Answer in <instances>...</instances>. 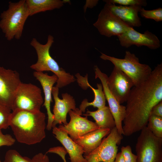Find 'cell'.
I'll return each instance as SVG.
<instances>
[{"label":"cell","mask_w":162,"mask_h":162,"mask_svg":"<svg viewBox=\"0 0 162 162\" xmlns=\"http://www.w3.org/2000/svg\"><path fill=\"white\" fill-rule=\"evenodd\" d=\"M0 162H2L1 161V160H0Z\"/></svg>","instance_id":"35"},{"label":"cell","mask_w":162,"mask_h":162,"mask_svg":"<svg viewBox=\"0 0 162 162\" xmlns=\"http://www.w3.org/2000/svg\"><path fill=\"white\" fill-rule=\"evenodd\" d=\"M100 58L111 62L115 67L127 75L132 80L134 86L146 80L152 71L148 64L140 63L139 58L134 53L127 51L124 58H119L102 52Z\"/></svg>","instance_id":"5"},{"label":"cell","mask_w":162,"mask_h":162,"mask_svg":"<svg viewBox=\"0 0 162 162\" xmlns=\"http://www.w3.org/2000/svg\"><path fill=\"white\" fill-rule=\"evenodd\" d=\"M162 101V63L156 66L148 78L134 86L126 101L123 135L131 136L146 127L153 107Z\"/></svg>","instance_id":"1"},{"label":"cell","mask_w":162,"mask_h":162,"mask_svg":"<svg viewBox=\"0 0 162 162\" xmlns=\"http://www.w3.org/2000/svg\"><path fill=\"white\" fill-rule=\"evenodd\" d=\"M129 26L139 27L141 22L138 14L142 8L140 6H126L106 3L104 6Z\"/></svg>","instance_id":"17"},{"label":"cell","mask_w":162,"mask_h":162,"mask_svg":"<svg viewBox=\"0 0 162 162\" xmlns=\"http://www.w3.org/2000/svg\"><path fill=\"white\" fill-rule=\"evenodd\" d=\"M123 138L116 127L112 128L97 148L88 155L83 156L85 162H113L118 153V146Z\"/></svg>","instance_id":"8"},{"label":"cell","mask_w":162,"mask_h":162,"mask_svg":"<svg viewBox=\"0 0 162 162\" xmlns=\"http://www.w3.org/2000/svg\"><path fill=\"white\" fill-rule=\"evenodd\" d=\"M15 140L9 134H4L0 129V147L11 146L14 144Z\"/></svg>","instance_id":"29"},{"label":"cell","mask_w":162,"mask_h":162,"mask_svg":"<svg viewBox=\"0 0 162 162\" xmlns=\"http://www.w3.org/2000/svg\"><path fill=\"white\" fill-rule=\"evenodd\" d=\"M118 37L121 45L128 48L135 45L137 47L146 46L152 50H155L160 46V42L154 34L146 30L143 33L139 32L129 27L124 33Z\"/></svg>","instance_id":"13"},{"label":"cell","mask_w":162,"mask_h":162,"mask_svg":"<svg viewBox=\"0 0 162 162\" xmlns=\"http://www.w3.org/2000/svg\"><path fill=\"white\" fill-rule=\"evenodd\" d=\"M93 26L100 34L107 37L118 36L125 32L130 26L105 7L99 13Z\"/></svg>","instance_id":"9"},{"label":"cell","mask_w":162,"mask_h":162,"mask_svg":"<svg viewBox=\"0 0 162 162\" xmlns=\"http://www.w3.org/2000/svg\"><path fill=\"white\" fill-rule=\"evenodd\" d=\"M59 88L56 86L53 87L52 94L55 101L53 110L54 121L52 128L59 124L66 125L67 116L70 110H75L76 107L75 101L73 97L67 93L62 94V99L58 97Z\"/></svg>","instance_id":"15"},{"label":"cell","mask_w":162,"mask_h":162,"mask_svg":"<svg viewBox=\"0 0 162 162\" xmlns=\"http://www.w3.org/2000/svg\"><path fill=\"white\" fill-rule=\"evenodd\" d=\"M94 70L95 78H98L101 82L106 100L115 120L116 127L118 132L123 134L122 122L125 116L126 107L121 105L109 88L107 75L102 72L97 66H94Z\"/></svg>","instance_id":"11"},{"label":"cell","mask_w":162,"mask_h":162,"mask_svg":"<svg viewBox=\"0 0 162 162\" xmlns=\"http://www.w3.org/2000/svg\"><path fill=\"white\" fill-rule=\"evenodd\" d=\"M151 115L162 117V101L156 104L153 107Z\"/></svg>","instance_id":"32"},{"label":"cell","mask_w":162,"mask_h":162,"mask_svg":"<svg viewBox=\"0 0 162 162\" xmlns=\"http://www.w3.org/2000/svg\"><path fill=\"white\" fill-rule=\"evenodd\" d=\"M98 0H86V3L84 6V10L85 11L87 8H92L96 6L98 4Z\"/></svg>","instance_id":"33"},{"label":"cell","mask_w":162,"mask_h":162,"mask_svg":"<svg viewBox=\"0 0 162 162\" xmlns=\"http://www.w3.org/2000/svg\"><path fill=\"white\" fill-rule=\"evenodd\" d=\"M30 16L26 0L9 2L8 8L0 16V28L9 41L21 37L24 24Z\"/></svg>","instance_id":"4"},{"label":"cell","mask_w":162,"mask_h":162,"mask_svg":"<svg viewBox=\"0 0 162 162\" xmlns=\"http://www.w3.org/2000/svg\"><path fill=\"white\" fill-rule=\"evenodd\" d=\"M84 116L92 117L100 128L111 129L116 127L113 117L108 106L98 109L95 111L87 110Z\"/></svg>","instance_id":"21"},{"label":"cell","mask_w":162,"mask_h":162,"mask_svg":"<svg viewBox=\"0 0 162 162\" xmlns=\"http://www.w3.org/2000/svg\"><path fill=\"white\" fill-rule=\"evenodd\" d=\"M69 122L66 125L60 124L58 128L66 133L73 140L86 134L100 128L95 122L89 120L87 116H81L82 112L79 108L70 110L68 112Z\"/></svg>","instance_id":"10"},{"label":"cell","mask_w":162,"mask_h":162,"mask_svg":"<svg viewBox=\"0 0 162 162\" xmlns=\"http://www.w3.org/2000/svg\"><path fill=\"white\" fill-rule=\"evenodd\" d=\"M103 1L107 4H118L126 6L138 5L142 7L147 5V1L145 0H104Z\"/></svg>","instance_id":"27"},{"label":"cell","mask_w":162,"mask_h":162,"mask_svg":"<svg viewBox=\"0 0 162 162\" xmlns=\"http://www.w3.org/2000/svg\"><path fill=\"white\" fill-rule=\"evenodd\" d=\"M45 120V114L40 111L16 110L11 112L9 126L18 142L32 145L40 142L46 137Z\"/></svg>","instance_id":"2"},{"label":"cell","mask_w":162,"mask_h":162,"mask_svg":"<svg viewBox=\"0 0 162 162\" xmlns=\"http://www.w3.org/2000/svg\"><path fill=\"white\" fill-rule=\"evenodd\" d=\"M107 83L110 90L121 104L126 102L131 90L134 86L131 80L114 66L108 77Z\"/></svg>","instance_id":"14"},{"label":"cell","mask_w":162,"mask_h":162,"mask_svg":"<svg viewBox=\"0 0 162 162\" xmlns=\"http://www.w3.org/2000/svg\"><path fill=\"white\" fill-rule=\"evenodd\" d=\"M54 42V38L50 34L48 35L47 42L44 44L40 43L35 38L32 39L30 44L36 51L37 61L30 67L36 71L52 72L58 78L56 86L59 88L74 82L76 79L73 75L60 68L50 55V49Z\"/></svg>","instance_id":"3"},{"label":"cell","mask_w":162,"mask_h":162,"mask_svg":"<svg viewBox=\"0 0 162 162\" xmlns=\"http://www.w3.org/2000/svg\"><path fill=\"white\" fill-rule=\"evenodd\" d=\"M135 150L136 162H162V138L154 136L146 126L141 130Z\"/></svg>","instance_id":"6"},{"label":"cell","mask_w":162,"mask_h":162,"mask_svg":"<svg viewBox=\"0 0 162 162\" xmlns=\"http://www.w3.org/2000/svg\"><path fill=\"white\" fill-rule=\"evenodd\" d=\"M113 162H125L121 152L117 153Z\"/></svg>","instance_id":"34"},{"label":"cell","mask_w":162,"mask_h":162,"mask_svg":"<svg viewBox=\"0 0 162 162\" xmlns=\"http://www.w3.org/2000/svg\"><path fill=\"white\" fill-rule=\"evenodd\" d=\"M11 110L0 103V129H6L9 126Z\"/></svg>","instance_id":"24"},{"label":"cell","mask_w":162,"mask_h":162,"mask_svg":"<svg viewBox=\"0 0 162 162\" xmlns=\"http://www.w3.org/2000/svg\"><path fill=\"white\" fill-rule=\"evenodd\" d=\"M111 130L100 128L87 133L74 141L82 147L84 151V156H86L99 146L103 139L110 134Z\"/></svg>","instance_id":"20"},{"label":"cell","mask_w":162,"mask_h":162,"mask_svg":"<svg viewBox=\"0 0 162 162\" xmlns=\"http://www.w3.org/2000/svg\"><path fill=\"white\" fill-rule=\"evenodd\" d=\"M4 162H32L31 159L22 156L14 149L8 150L6 153Z\"/></svg>","instance_id":"25"},{"label":"cell","mask_w":162,"mask_h":162,"mask_svg":"<svg viewBox=\"0 0 162 162\" xmlns=\"http://www.w3.org/2000/svg\"><path fill=\"white\" fill-rule=\"evenodd\" d=\"M43 103L39 87L31 83L21 82L15 93L11 110L39 112Z\"/></svg>","instance_id":"7"},{"label":"cell","mask_w":162,"mask_h":162,"mask_svg":"<svg viewBox=\"0 0 162 162\" xmlns=\"http://www.w3.org/2000/svg\"><path fill=\"white\" fill-rule=\"evenodd\" d=\"M121 152L125 162H136V155L132 153L130 146H122L121 148Z\"/></svg>","instance_id":"28"},{"label":"cell","mask_w":162,"mask_h":162,"mask_svg":"<svg viewBox=\"0 0 162 162\" xmlns=\"http://www.w3.org/2000/svg\"><path fill=\"white\" fill-rule=\"evenodd\" d=\"M31 160L32 162H50L48 156L42 153L35 154Z\"/></svg>","instance_id":"31"},{"label":"cell","mask_w":162,"mask_h":162,"mask_svg":"<svg viewBox=\"0 0 162 162\" xmlns=\"http://www.w3.org/2000/svg\"><path fill=\"white\" fill-rule=\"evenodd\" d=\"M141 16L146 19H152L157 22L162 21V8L148 10L142 8L140 12Z\"/></svg>","instance_id":"26"},{"label":"cell","mask_w":162,"mask_h":162,"mask_svg":"<svg viewBox=\"0 0 162 162\" xmlns=\"http://www.w3.org/2000/svg\"><path fill=\"white\" fill-rule=\"evenodd\" d=\"M52 133L62 145L70 156V162H85L82 147L76 144L65 132L56 126L52 128Z\"/></svg>","instance_id":"18"},{"label":"cell","mask_w":162,"mask_h":162,"mask_svg":"<svg viewBox=\"0 0 162 162\" xmlns=\"http://www.w3.org/2000/svg\"><path fill=\"white\" fill-rule=\"evenodd\" d=\"M147 127L155 136L162 138V117L150 115Z\"/></svg>","instance_id":"23"},{"label":"cell","mask_w":162,"mask_h":162,"mask_svg":"<svg viewBox=\"0 0 162 162\" xmlns=\"http://www.w3.org/2000/svg\"><path fill=\"white\" fill-rule=\"evenodd\" d=\"M21 82L17 71L0 65V103L11 110L15 93Z\"/></svg>","instance_id":"12"},{"label":"cell","mask_w":162,"mask_h":162,"mask_svg":"<svg viewBox=\"0 0 162 162\" xmlns=\"http://www.w3.org/2000/svg\"><path fill=\"white\" fill-rule=\"evenodd\" d=\"M30 16L41 12L59 9L64 4L61 0H26Z\"/></svg>","instance_id":"22"},{"label":"cell","mask_w":162,"mask_h":162,"mask_svg":"<svg viewBox=\"0 0 162 162\" xmlns=\"http://www.w3.org/2000/svg\"><path fill=\"white\" fill-rule=\"evenodd\" d=\"M34 76L40 82L42 87L44 95V101L43 106L45 107L48 116L46 128L50 130L54 121V116L50 109L52 100V90L54 84L56 82L58 78L55 74L50 76L47 73L35 71L33 73Z\"/></svg>","instance_id":"16"},{"label":"cell","mask_w":162,"mask_h":162,"mask_svg":"<svg viewBox=\"0 0 162 162\" xmlns=\"http://www.w3.org/2000/svg\"><path fill=\"white\" fill-rule=\"evenodd\" d=\"M51 153L56 154L59 155L63 160L64 162H67L65 158L67 152L65 149L62 147L56 146L49 149L46 153Z\"/></svg>","instance_id":"30"},{"label":"cell","mask_w":162,"mask_h":162,"mask_svg":"<svg viewBox=\"0 0 162 162\" xmlns=\"http://www.w3.org/2000/svg\"><path fill=\"white\" fill-rule=\"evenodd\" d=\"M76 76L77 78V82L80 86L83 89H86L88 87L90 88L94 95V99L92 102H88L87 99L82 101L79 108L81 112H84L86 108L89 106L99 109L106 106V99L101 83H97V88H94L88 83L87 76L83 77L77 74Z\"/></svg>","instance_id":"19"}]
</instances>
